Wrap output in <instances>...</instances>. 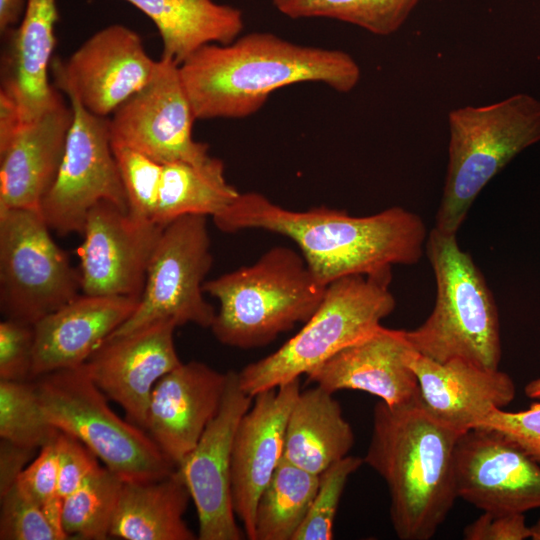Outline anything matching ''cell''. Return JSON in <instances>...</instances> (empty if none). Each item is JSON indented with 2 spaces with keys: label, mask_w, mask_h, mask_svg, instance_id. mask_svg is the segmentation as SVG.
<instances>
[{
  "label": "cell",
  "mask_w": 540,
  "mask_h": 540,
  "mask_svg": "<svg viewBox=\"0 0 540 540\" xmlns=\"http://www.w3.org/2000/svg\"><path fill=\"white\" fill-rule=\"evenodd\" d=\"M213 220L227 233L260 229L288 237L326 286L350 275L392 274L393 265L416 264L427 240L421 217L399 206L364 217L326 206L293 211L257 192L239 193Z\"/></svg>",
  "instance_id": "6da1fadb"
},
{
  "label": "cell",
  "mask_w": 540,
  "mask_h": 540,
  "mask_svg": "<svg viewBox=\"0 0 540 540\" xmlns=\"http://www.w3.org/2000/svg\"><path fill=\"white\" fill-rule=\"evenodd\" d=\"M196 119H239L256 113L277 89L322 83L348 93L361 70L341 50L306 46L268 32L239 36L229 44H208L179 65Z\"/></svg>",
  "instance_id": "7a4b0ae2"
},
{
  "label": "cell",
  "mask_w": 540,
  "mask_h": 540,
  "mask_svg": "<svg viewBox=\"0 0 540 540\" xmlns=\"http://www.w3.org/2000/svg\"><path fill=\"white\" fill-rule=\"evenodd\" d=\"M462 434L432 417L419 397L398 406L377 402L364 463L385 481L389 515L401 540L431 539L455 500V451Z\"/></svg>",
  "instance_id": "3957f363"
},
{
  "label": "cell",
  "mask_w": 540,
  "mask_h": 540,
  "mask_svg": "<svg viewBox=\"0 0 540 540\" xmlns=\"http://www.w3.org/2000/svg\"><path fill=\"white\" fill-rule=\"evenodd\" d=\"M327 286L301 253L285 246L266 251L254 264L205 281L204 292L219 309L210 327L224 345L250 349L305 323L317 310Z\"/></svg>",
  "instance_id": "277c9868"
},
{
  "label": "cell",
  "mask_w": 540,
  "mask_h": 540,
  "mask_svg": "<svg viewBox=\"0 0 540 540\" xmlns=\"http://www.w3.org/2000/svg\"><path fill=\"white\" fill-rule=\"evenodd\" d=\"M425 252L436 281V300L428 318L406 330L416 352L437 362L463 359L498 369L501 339L498 309L488 284L456 234L433 228Z\"/></svg>",
  "instance_id": "5b68a950"
},
{
  "label": "cell",
  "mask_w": 540,
  "mask_h": 540,
  "mask_svg": "<svg viewBox=\"0 0 540 540\" xmlns=\"http://www.w3.org/2000/svg\"><path fill=\"white\" fill-rule=\"evenodd\" d=\"M448 164L435 228L457 234L482 189L518 153L540 141V101L521 93L448 114Z\"/></svg>",
  "instance_id": "8992f818"
},
{
  "label": "cell",
  "mask_w": 540,
  "mask_h": 540,
  "mask_svg": "<svg viewBox=\"0 0 540 540\" xmlns=\"http://www.w3.org/2000/svg\"><path fill=\"white\" fill-rule=\"evenodd\" d=\"M391 280L392 274L350 275L328 284L319 307L293 337L238 372L242 390L254 397L298 379L371 335L395 308Z\"/></svg>",
  "instance_id": "52a82bcc"
},
{
  "label": "cell",
  "mask_w": 540,
  "mask_h": 540,
  "mask_svg": "<svg viewBox=\"0 0 540 540\" xmlns=\"http://www.w3.org/2000/svg\"><path fill=\"white\" fill-rule=\"evenodd\" d=\"M32 381L49 423L82 442L124 481L159 479L177 468L145 429L110 408L83 365Z\"/></svg>",
  "instance_id": "ba28073f"
},
{
  "label": "cell",
  "mask_w": 540,
  "mask_h": 540,
  "mask_svg": "<svg viewBox=\"0 0 540 540\" xmlns=\"http://www.w3.org/2000/svg\"><path fill=\"white\" fill-rule=\"evenodd\" d=\"M81 275L38 210L0 209V307L34 325L78 297Z\"/></svg>",
  "instance_id": "9c48e42d"
},
{
  "label": "cell",
  "mask_w": 540,
  "mask_h": 540,
  "mask_svg": "<svg viewBox=\"0 0 540 540\" xmlns=\"http://www.w3.org/2000/svg\"><path fill=\"white\" fill-rule=\"evenodd\" d=\"M210 245L207 216L185 215L166 225L135 311L109 337L159 320L210 328L216 311L203 296L205 277L213 264Z\"/></svg>",
  "instance_id": "30bf717a"
},
{
  "label": "cell",
  "mask_w": 540,
  "mask_h": 540,
  "mask_svg": "<svg viewBox=\"0 0 540 540\" xmlns=\"http://www.w3.org/2000/svg\"><path fill=\"white\" fill-rule=\"evenodd\" d=\"M73 121L57 176L40 212L59 235L82 234L89 211L109 201L128 212V203L109 133V118L86 110L72 96Z\"/></svg>",
  "instance_id": "8fae6325"
},
{
  "label": "cell",
  "mask_w": 540,
  "mask_h": 540,
  "mask_svg": "<svg viewBox=\"0 0 540 540\" xmlns=\"http://www.w3.org/2000/svg\"><path fill=\"white\" fill-rule=\"evenodd\" d=\"M194 120L179 65L161 58L152 80L109 118L111 144L131 147L161 164L203 166L214 157L207 144L193 139Z\"/></svg>",
  "instance_id": "7c38bea8"
},
{
  "label": "cell",
  "mask_w": 540,
  "mask_h": 540,
  "mask_svg": "<svg viewBox=\"0 0 540 540\" xmlns=\"http://www.w3.org/2000/svg\"><path fill=\"white\" fill-rule=\"evenodd\" d=\"M158 61L132 29L113 24L89 37L66 60L54 58L55 87L94 115L108 118L154 77Z\"/></svg>",
  "instance_id": "4fadbf2b"
},
{
  "label": "cell",
  "mask_w": 540,
  "mask_h": 540,
  "mask_svg": "<svg viewBox=\"0 0 540 540\" xmlns=\"http://www.w3.org/2000/svg\"><path fill=\"white\" fill-rule=\"evenodd\" d=\"M252 402L253 397L240 387L238 372L228 371L216 416L177 465L196 508L199 540H241L245 536L236 522L231 466L235 433Z\"/></svg>",
  "instance_id": "5bb4252c"
},
{
  "label": "cell",
  "mask_w": 540,
  "mask_h": 540,
  "mask_svg": "<svg viewBox=\"0 0 540 540\" xmlns=\"http://www.w3.org/2000/svg\"><path fill=\"white\" fill-rule=\"evenodd\" d=\"M163 226L100 201L88 213L79 247L81 292L139 300Z\"/></svg>",
  "instance_id": "9a60e30c"
},
{
  "label": "cell",
  "mask_w": 540,
  "mask_h": 540,
  "mask_svg": "<svg viewBox=\"0 0 540 540\" xmlns=\"http://www.w3.org/2000/svg\"><path fill=\"white\" fill-rule=\"evenodd\" d=\"M455 459L458 498L497 514L540 508V464L500 433L481 428L465 432Z\"/></svg>",
  "instance_id": "2e32d148"
},
{
  "label": "cell",
  "mask_w": 540,
  "mask_h": 540,
  "mask_svg": "<svg viewBox=\"0 0 540 540\" xmlns=\"http://www.w3.org/2000/svg\"><path fill=\"white\" fill-rule=\"evenodd\" d=\"M172 320H159L130 333L108 337L83 364L98 388L118 403L126 418L145 429L152 391L182 362Z\"/></svg>",
  "instance_id": "e0dca14e"
},
{
  "label": "cell",
  "mask_w": 540,
  "mask_h": 540,
  "mask_svg": "<svg viewBox=\"0 0 540 540\" xmlns=\"http://www.w3.org/2000/svg\"><path fill=\"white\" fill-rule=\"evenodd\" d=\"M300 391L298 378L257 394L237 427L232 449V499L249 540H255L258 499L283 459L287 419Z\"/></svg>",
  "instance_id": "ac0fdd59"
},
{
  "label": "cell",
  "mask_w": 540,
  "mask_h": 540,
  "mask_svg": "<svg viewBox=\"0 0 540 540\" xmlns=\"http://www.w3.org/2000/svg\"><path fill=\"white\" fill-rule=\"evenodd\" d=\"M226 382L227 372L190 361L181 363L155 385L145 430L176 467L216 416Z\"/></svg>",
  "instance_id": "d6986e66"
},
{
  "label": "cell",
  "mask_w": 540,
  "mask_h": 540,
  "mask_svg": "<svg viewBox=\"0 0 540 540\" xmlns=\"http://www.w3.org/2000/svg\"><path fill=\"white\" fill-rule=\"evenodd\" d=\"M58 19L55 0H27L19 26L4 33L0 103L10 107L24 124L62 98L49 82Z\"/></svg>",
  "instance_id": "ffe728a7"
},
{
  "label": "cell",
  "mask_w": 540,
  "mask_h": 540,
  "mask_svg": "<svg viewBox=\"0 0 540 540\" xmlns=\"http://www.w3.org/2000/svg\"><path fill=\"white\" fill-rule=\"evenodd\" d=\"M413 350L406 330L381 325L311 370L307 380L332 394L357 390L390 406L403 405L419 397L418 380L408 363Z\"/></svg>",
  "instance_id": "44dd1931"
},
{
  "label": "cell",
  "mask_w": 540,
  "mask_h": 540,
  "mask_svg": "<svg viewBox=\"0 0 540 540\" xmlns=\"http://www.w3.org/2000/svg\"><path fill=\"white\" fill-rule=\"evenodd\" d=\"M408 363L417 377L424 409L460 434L514 400V381L499 369H486L463 359L437 362L415 350Z\"/></svg>",
  "instance_id": "7402d4cb"
},
{
  "label": "cell",
  "mask_w": 540,
  "mask_h": 540,
  "mask_svg": "<svg viewBox=\"0 0 540 540\" xmlns=\"http://www.w3.org/2000/svg\"><path fill=\"white\" fill-rule=\"evenodd\" d=\"M137 299L79 295L37 321L31 380L83 365L135 311Z\"/></svg>",
  "instance_id": "603a6c76"
},
{
  "label": "cell",
  "mask_w": 540,
  "mask_h": 540,
  "mask_svg": "<svg viewBox=\"0 0 540 540\" xmlns=\"http://www.w3.org/2000/svg\"><path fill=\"white\" fill-rule=\"evenodd\" d=\"M73 108L63 98L0 147V209L40 211L63 159Z\"/></svg>",
  "instance_id": "cb8c5ba5"
},
{
  "label": "cell",
  "mask_w": 540,
  "mask_h": 540,
  "mask_svg": "<svg viewBox=\"0 0 540 540\" xmlns=\"http://www.w3.org/2000/svg\"><path fill=\"white\" fill-rule=\"evenodd\" d=\"M353 444V429L333 394L317 385L300 391L287 419L283 458L320 475Z\"/></svg>",
  "instance_id": "d4e9b609"
},
{
  "label": "cell",
  "mask_w": 540,
  "mask_h": 540,
  "mask_svg": "<svg viewBox=\"0 0 540 540\" xmlns=\"http://www.w3.org/2000/svg\"><path fill=\"white\" fill-rule=\"evenodd\" d=\"M144 13L162 40V57L180 65L208 44H229L244 28L241 10L213 0H124Z\"/></svg>",
  "instance_id": "484cf974"
},
{
  "label": "cell",
  "mask_w": 540,
  "mask_h": 540,
  "mask_svg": "<svg viewBox=\"0 0 540 540\" xmlns=\"http://www.w3.org/2000/svg\"><path fill=\"white\" fill-rule=\"evenodd\" d=\"M190 499L188 487L177 468L159 479L124 481L110 537L125 540L198 539L183 518Z\"/></svg>",
  "instance_id": "4316f807"
},
{
  "label": "cell",
  "mask_w": 540,
  "mask_h": 540,
  "mask_svg": "<svg viewBox=\"0 0 540 540\" xmlns=\"http://www.w3.org/2000/svg\"><path fill=\"white\" fill-rule=\"evenodd\" d=\"M239 193L227 182L224 164L218 158L203 166L180 161L166 163L153 221L165 227L185 215L215 217Z\"/></svg>",
  "instance_id": "83f0119b"
},
{
  "label": "cell",
  "mask_w": 540,
  "mask_h": 540,
  "mask_svg": "<svg viewBox=\"0 0 540 540\" xmlns=\"http://www.w3.org/2000/svg\"><path fill=\"white\" fill-rule=\"evenodd\" d=\"M319 475L282 459L262 491L255 514V540H292L305 519Z\"/></svg>",
  "instance_id": "f1b7e54d"
},
{
  "label": "cell",
  "mask_w": 540,
  "mask_h": 540,
  "mask_svg": "<svg viewBox=\"0 0 540 540\" xmlns=\"http://www.w3.org/2000/svg\"><path fill=\"white\" fill-rule=\"evenodd\" d=\"M123 482L117 474L101 466L63 500L62 527L69 538L110 537Z\"/></svg>",
  "instance_id": "f546056e"
},
{
  "label": "cell",
  "mask_w": 540,
  "mask_h": 540,
  "mask_svg": "<svg viewBox=\"0 0 540 540\" xmlns=\"http://www.w3.org/2000/svg\"><path fill=\"white\" fill-rule=\"evenodd\" d=\"M420 0H289L278 10L287 17L330 18L356 25L372 34L398 31Z\"/></svg>",
  "instance_id": "4dcf8cb0"
},
{
  "label": "cell",
  "mask_w": 540,
  "mask_h": 540,
  "mask_svg": "<svg viewBox=\"0 0 540 540\" xmlns=\"http://www.w3.org/2000/svg\"><path fill=\"white\" fill-rule=\"evenodd\" d=\"M58 432L45 417L32 380H0L1 439L39 450Z\"/></svg>",
  "instance_id": "1f68e13d"
},
{
  "label": "cell",
  "mask_w": 540,
  "mask_h": 540,
  "mask_svg": "<svg viewBox=\"0 0 540 540\" xmlns=\"http://www.w3.org/2000/svg\"><path fill=\"white\" fill-rule=\"evenodd\" d=\"M364 463L363 458L347 455L319 475V485L308 513L292 540H331L334 521L349 477Z\"/></svg>",
  "instance_id": "d6a6232c"
},
{
  "label": "cell",
  "mask_w": 540,
  "mask_h": 540,
  "mask_svg": "<svg viewBox=\"0 0 540 540\" xmlns=\"http://www.w3.org/2000/svg\"><path fill=\"white\" fill-rule=\"evenodd\" d=\"M111 146L125 190L128 213L137 219L153 221L163 164L131 147Z\"/></svg>",
  "instance_id": "836d02e7"
},
{
  "label": "cell",
  "mask_w": 540,
  "mask_h": 540,
  "mask_svg": "<svg viewBox=\"0 0 540 540\" xmlns=\"http://www.w3.org/2000/svg\"><path fill=\"white\" fill-rule=\"evenodd\" d=\"M16 483L42 508L61 539H69L62 527L63 499L58 491L55 439L39 449Z\"/></svg>",
  "instance_id": "e575fe53"
},
{
  "label": "cell",
  "mask_w": 540,
  "mask_h": 540,
  "mask_svg": "<svg viewBox=\"0 0 540 540\" xmlns=\"http://www.w3.org/2000/svg\"><path fill=\"white\" fill-rule=\"evenodd\" d=\"M1 540H62L42 508L15 482L0 495Z\"/></svg>",
  "instance_id": "d590c367"
},
{
  "label": "cell",
  "mask_w": 540,
  "mask_h": 540,
  "mask_svg": "<svg viewBox=\"0 0 540 540\" xmlns=\"http://www.w3.org/2000/svg\"><path fill=\"white\" fill-rule=\"evenodd\" d=\"M475 428L500 433L540 464V401L518 412L494 409Z\"/></svg>",
  "instance_id": "8d00e7d4"
},
{
  "label": "cell",
  "mask_w": 540,
  "mask_h": 540,
  "mask_svg": "<svg viewBox=\"0 0 540 540\" xmlns=\"http://www.w3.org/2000/svg\"><path fill=\"white\" fill-rule=\"evenodd\" d=\"M34 327L15 319L0 323V380L30 381Z\"/></svg>",
  "instance_id": "74e56055"
},
{
  "label": "cell",
  "mask_w": 540,
  "mask_h": 540,
  "mask_svg": "<svg viewBox=\"0 0 540 540\" xmlns=\"http://www.w3.org/2000/svg\"><path fill=\"white\" fill-rule=\"evenodd\" d=\"M58 491L64 500L101 467L98 457L75 437L59 431L55 438Z\"/></svg>",
  "instance_id": "f35d334b"
},
{
  "label": "cell",
  "mask_w": 540,
  "mask_h": 540,
  "mask_svg": "<svg viewBox=\"0 0 540 540\" xmlns=\"http://www.w3.org/2000/svg\"><path fill=\"white\" fill-rule=\"evenodd\" d=\"M531 536L524 514L483 512L463 530L466 540H524Z\"/></svg>",
  "instance_id": "ab89813d"
},
{
  "label": "cell",
  "mask_w": 540,
  "mask_h": 540,
  "mask_svg": "<svg viewBox=\"0 0 540 540\" xmlns=\"http://www.w3.org/2000/svg\"><path fill=\"white\" fill-rule=\"evenodd\" d=\"M38 451L1 439L0 495L15 484L20 473L33 460Z\"/></svg>",
  "instance_id": "60d3db41"
},
{
  "label": "cell",
  "mask_w": 540,
  "mask_h": 540,
  "mask_svg": "<svg viewBox=\"0 0 540 540\" xmlns=\"http://www.w3.org/2000/svg\"><path fill=\"white\" fill-rule=\"evenodd\" d=\"M25 0H0V30L5 33L23 16Z\"/></svg>",
  "instance_id": "b9f144b4"
},
{
  "label": "cell",
  "mask_w": 540,
  "mask_h": 540,
  "mask_svg": "<svg viewBox=\"0 0 540 540\" xmlns=\"http://www.w3.org/2000/svg\"><path fill=\"white\" fill-rule=\"evenodd\" d=\"M524 392L527 397L540 400V378L528 382L525 385Z\"/></svg>",
  "instance_id": "7bdbcfd3"
},
{
  "label": "cell",
  "mask_w": 540,
  "mask_h": 540,
  "mask_svg": "<svg viewBox=\"0 0 540 540\" xmlns=\"http://www.w3.org/2000/svg\"><path fill=\"white\" fill-rule=\"evenodd\" d=\"M530 527L532 532L531 539L540 540V519Z\"/></svg>",
  "instance_id": "ee69618b"
},
{
  "label": "cell",
  "mask_w": 540,
  "mask_h": 540,
  "mask_svg": "<svg viewBox=\"0 0 540 540\" xmlns=\"http://www.w3.org/2000/svg\"><path fill=\"white\" fill-rule=\"evenodd\" d=\"M289 0H272L273 2V5L278 9L279 7H281L283 4H285L286 2H288Z\"/></svg>",
  "instance_id": "f6af8a7d"
}]
</instances>
